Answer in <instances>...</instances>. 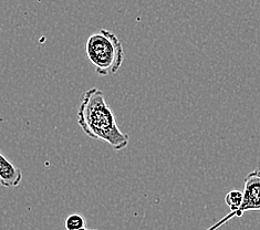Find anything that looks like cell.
Returning <instances> with one entry per match:
<instances>
[{
	"label": "cell",
	"mask_w": 260,
	"mask_h": 230,
	"mask_svg": "<svg viewBox=\"0 0 260 230\" xmlns=\"http://www.w3.org/2000/svg\"><path fill=\"white\" fill-rule=\"evenodd\" d=\"M22 180L20 169L0 152V184L4 187H17Z\"/></svg>",
	"instance_id": "obj_4"
},
{
	"label": "cell",
	"mask_w": 260,
	"mask_h": 230,
	"mask_svg": "<svg viewBox=\"0 0 260 230\" xmlns=\"http://www.w3.org/2000/svg\"><path fill=\"white\" fill-rule=\"evenodd\" d=\"M83 230H98V229H86V228H85V229H83Z\"/></svg>",
	"instance_id": "obj_7"
},
{
	"label": "cell",
	"mask_w": 260,
	"mask_h": 230,
	"mask_svg": "<svg viewBox=\"0 0 260 230\" xmlns=\"http://www.w3.org/2000/svg\"><path fill=\"white\" fill-rule=\"evenodd\" d=\"M85 52L95 72L101 77L113 76L124 62V48L121 40L107 29H101L89 37Z\"/></svg>",
	"instance_id": "obj_2"
},
{
	"label": "cell",
	"mask_w": 260,
	"mask_h": 230,
	"mask_svg": "<svg viewBox=\"0 0 260 230\" xmlns=\"http://www.w3.org/2000/svg\"><path fill=\"white\" fill-rule=\"evenodd\" d=\"M77 117L79 126L89 138L108 143L115 151L124 150L128 145L129 136L117 125L115 114L100 89L84 92Z\"/></svg>",
	"instance_id": "obj_1"
},
{
	"label": "cell",
	"mask_w": 260,
	"mask_h": 230,
	"mask_svg": "<svg viewBox=\"0 0 260 230\" xmlns=\"http://www.w3.org/2000/svg\"><path fill=\"white\" fill-rule=\"evenodd\" d=\"M246 211H260V170H253L244 179L243 202L239 208L231 211L224 218L214 223L206 230H217L222 225H225L235 217H243Z\"/></svg>",
	"instance_id": "obj_3"
},
{
	"label": "cell",
	"mask_w": 260,
	"mask_h": 230,
	"mask_svg": "<svg viewBox=\"0 0 260 230\" xmlns=\"http://www.w3.org/2000/svg\"><path fill=\"white\" fill-rule=\"evenodd\" d=\"M85 219L82 215L72 214L68 216L64 225L67 230H83L85 229Z\"/></svg>",
	"instance_id": "obj_5"
},
{
	"label": "cell",
	"mask_w": 260,
	"mask_h": 230,
	"mask_svg": "<svg viewBox=\"0 0 260 230\" xmlns=\"http://www.w3.org/2000/svg\"><path fill=\"white\" fill-rule=\"evenodd\" d=\"M225 202L227 204V206L229 207V209H231V211L237 210L241 205V202H243V191H239V190L229 191L226 195Z\"/></svg>",
	"instance_id": "obj_6"
}]
</instances>
